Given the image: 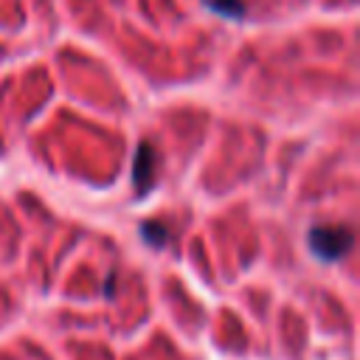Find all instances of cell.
Returning <instances> with one entry per match:
<instances>
[{
    "label": "cell",
    "instance_id": "6da1fadb",
    "mask_svg": "<svg viewBox=\"0 0 360 360\" xmlns=\"http://www.w3.org/2000/svg\"><path fill=\"white\" fill-rule=\"evenodd\" d=\"M352 248V231L338 225H318L309 231V250L323 262H338Z\"/></svg>",
    "mask_w": 360,
    "mask_h": 360
},
{
    "label": "cell",
    "instance_id": "7a4b0ae2",
    "mask_svg": "<svg viewBox=\"0 0 360 360\" xmlns=\"http://www.w3.org/2000/svg\"><path fill=\"white\" fill-rule=\"evenodd\" d=\"M152 160H155V155H152L149 143H141V149L135 155V172H132V183H135L138 194H143L152 183Z\"/></svg>",
    "mask_w": 360,
    "mask_h": 360
},
{
    "label": "cell",
    "instance_id": "3957f363",
    "mask_svg": "<svg viewBox=\"0 0 360 360\" xmlns=\"http://www.w3.org/2000/svg\"><path fill=\"white\" fill-rule=\"evenodd\" d=\"M211 11H217V14H225V17H233V20H239L242 14H245V3L242 0H202Z\"/></svg>",
    "mask_w": 360,
    "mask_h": 360
}]
</instances>
